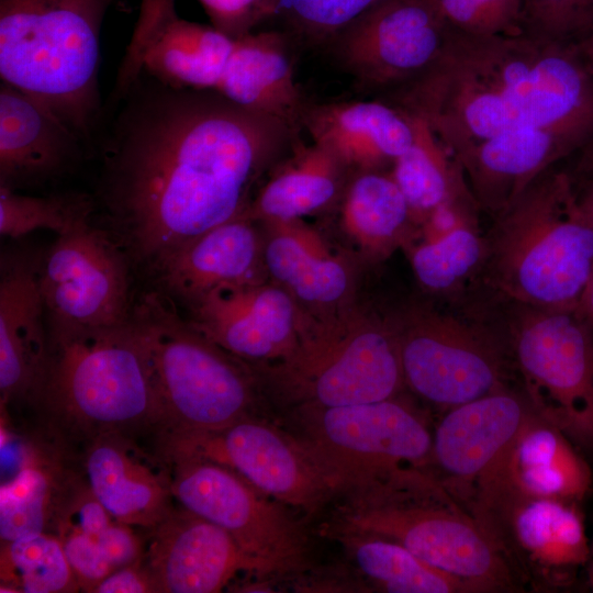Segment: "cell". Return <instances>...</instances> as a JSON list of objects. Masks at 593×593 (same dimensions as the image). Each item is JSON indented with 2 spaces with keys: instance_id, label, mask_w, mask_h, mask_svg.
I'll use <instances>...</instances> for the list:
<instances>
[{
  "instance_id": "836d02e7",
  "label": "cell",
  "mask_w": 593,
  "mask_h": 593,
  "mask_svg": "<svg viewBox=\"0 0 593 593\" xmlns=\"http://www.w3.org/2000/svg\"><path fill=\"white\" fill-rule=\"evenodd\" d=\"M1 544L2 593H65L80 590L56 534L36 533Z\"/></svg>"
},
{
  "instance_id": "681fc988",
  "label": "cell",
  "mask_w": 593,
  "mask_h": 593,
  "mask_svg": "<svg viewBox=\"0 0 593 593\" xmlns=\"http://www.w3.org/2000/svg\"><path fill=\"white\" fill-rule=\"evenodd\" d=\"M589 562H591L590 575H591V582H592V585H593V542L591 544V555H590Z\"/></svg>"
},
{
  "instance_id": "3957f363",
  "label": "cell",
  "mask_w": 593,
  "mask_h": 593,
  "mask_svg": "<svg viewBox=\"0 0 593 593\" xmlns=\"http://www.w3.org/2000/svg\"><path fill=\"white\" fill-rule=\"evenodd\" d=\"M33 401L61 436L86 443L105 433L158 430L163 423L149 348L132 315L114 326L51 329Z\"/></svg>"
},
{
  "instance_id": "f6af8a7d",
  "label": "cell",
  "mask_w": 593,
  "mask_h": 593,
  "mask_svg": "<svg viewBox=\"0 0 593 593\" xmlns=\"http://www.w3.org/2000/svg\"><path fill=\"white\" fill-rule=\"evenodd\" d=\"M570 179L572 181L577 204L583 216L593 225V177H570Z\"/></svg>"
},
{
  "instance_id": "4316f807",
  "label": "cell",
  "mask_w": 593,
  "mask_h": 593,
  "mask_svg": "<svg viewBox=\"0 0 593 593\" xmlns=\"http://www.w3.org/2000/svg\"><path fill=\"white\" fill-rule=\"evenodd\" d=\"M296 222L266 223L271 226L264 239L266 273L309 314L349 304L354 281L348 265L317 247Z\"/></svg>"
},
{
  "instance_id": "ab89813d",
  "label": "cell",
  "mask_w": 593,
  "mask_h": 593,
  "mask_svg": "<svg viewBox=\"0 0 593 593\" xmlns=\"http://www.w3.org/2000/svg\"><path fill=\"white\" fill-rule=\"evenodd\" d=\"M113 521L87 479L69 473L55 519L56 534L75 529L97 538Z\"/></svg>"
},
{
  "instance_id": "9a60e30c",
  "label": "cell",
  "mask_w": 593,
  "mask_h": 593,
  "mask_svg": "<svg viewBox=\"0 0 593 593\" xmlns=\"http://www.w3.org/2000/svg\"><path fill=\"white\" fill-rule=\"evenodd\" d=\"M40 287L51 329L114 326L131 317L124 256L89 221L51 247L40 267Z\"/></svg>"
},
{
  "instance_id": "8992f818",
  "label": "cell",
  "mask_w": 593,
  "mask_h": 593,
  "mask_svg": "<svg viewBox=\"0 0 593 593\" xmlns=\"http://www.w3.org/2000/svg\"><path fill=\"white\" fill-rule=\"evenodd\" d=\"M115 0H0V78L46 104L89 147L103 102L100 35Z\"/></svg>"
},
{
  "instance_id": "7c38bea8",
  "label": "cell",
  "mask_w": 593,
  "mask_h": 593,
  "mask_svg": "<svg viewBox=\"0 0 593 593\" xmlns=\"http://www.w3.org/2000/svg\"><path fill=\"white\" fill-rule=\"evenodd\" d=\"M170 490L184 508L226 530L255 563L260 577L309 568V539L288 506L234 471L198 459H172Z\"/></svg>"
},
{
  "instance_id": "ba28073f",
  "label": "cell",
  "mask_w": 593,
  "mask_h": 593,
  "mask_svg": "<svg viewBox=\"0 0 593 593\" xmlns=\"http://www.w3.org/2000/svg\"><path fill=\"white\" fill-rule=\"evenodd\" d=\"M132 317L147 342L160 396L157 433L213 430L258 415L254 367L201 335L165 298L146 295Z\"/></svg>"
},
{
  "instance_id": "e575fe53",
  "label": "cell",
  "mask_w": 593,
  "mask_h": 593,
  "mask_svg": "<svg viewBox=\"0 0 593 593\" xmlns=\"http://www.w3.org/2000/svg\"><path fill=\"white\" fill-rule=\"evenodd\" d=\"M485 255L486 238L472 221L413 246L411 265L424 289L443 293L456 290L474 272L482 270Z\"/></svg>"
},
{
  "instance_id": "d4e9b609",
  "label": "cell",
  "mask_w": 593,
  "mask_h": 593,
  "mask_svg": "<svg viewBox=\"0 0 593 593\" xmlns=\"http://www.w3.org/2000/svg\"><path fill=\"white\" fill-rule=\"evenodd\" d=\"M312 142L346 168L381 170L410 146L413 126L407 112L378 101H346L304 109L302 122Z\"/></svg>"
},
{
  "instance_id": "52a82bcc",
  "label": "cell",
  "mask_w": 593,
  "mask_h": 593,
  "mask_svg": "<svg viewBox=\"0 0 593 593\" xmlns=\"http://www.w3.org/2000/svg\"><path fill=\"white\" fill-rule=\"evenodd\" d=\"M255 370L261 388L292 409L376 402L405 388L390 316L351 303L324 314L307 313L291 354Z\"/></svg>"
},
{
  "instance_id": "277c9868",
  "label": "cell",
  "mask_w": 593,
  "mask_h": 593,
  "mask_svg": "<svg viewBox=\"0 0 593 593\" xmlns=\"http://www.w3.org/2000/svg\"><path fill=\"white\" fill-rule=\"evenodd\" d=\"M329 529L395 541L463 581L472 593L524 589L473 515L430 469L405 467L338 494Z\"/></svg>"
},
{
  "instance_id": "8d00e7d4",
  "label": "cell",
  "mask_w": 593,
  "mask_h": 593,
  "mask_svg": "<svg viewBox=\"0 0 593 593\" xmlns=\"http://www.w3.org/2000/svg\"><path fill=\"white\" fill-rule=\"evenodd\" d=\"M383 0H268L265 21L277 19L313 42L333 41Z\"/></svg>"
},
{
  "instance_id": "8fae6325",
  "label": "cell",
  "mask_w": 593,
  "mask_h": 593,
  "mask_svg": "<svg viewBox=\"0 0 593 593\" xmlns=\"http://www.w3.org/2000/svg\"><path fill=\"white\" fill-rule=\"evenodd\" d=\"M390 318L405 387L425 402L446 411L508 387L514 366L501 329L426 304Z\"/></svg>"
},
{
  "instance_id": "1f68e13d",
  "label": "cell",
  "mask_w": 593,
  "mask_h": 593,
  "mask_svg": "<svg viewBox=\"0 0 593 593\" xmlns=\"http://www.w3.org/2000/svg\"><path fill=\"white\" fill-rule=\"evenodd\" d=\"M343 198V225L373 256L383 257L392 251L409 237L415 224L390 172L360 171Z\"/></svg>"
},
{
  "instance_id": "7a4b0ae2",
  "label": "cell",
  "mask_w": 593,
  "mask_h": 593,
  "mask_svg": "<svg viewBox=\"0 0 593 593\" xmlns=\"http://www.w3.org/2000/svg\"><path fill=\"white\" fill-rule=\"evenodd\" d=\"M394 92L393 104L424 119L452 156L525 126L593 128V75L577 43L526 31L482 36L448 27L435 63Z\"/></svg>"
},
{
  "instance_id": "7dc6e473",
  "label": "cell",
  "mask_w": 593,
  "mask_h": 593,
  "mask_svg": "<svg viewBox=\"0 0 593 593\" xmlns=\"http://www.w3.org/2000/svg\"><path fill=\"white\" fill-rule=\"evenodd\" d=\"M574 312L593 328V271L579 298Z\"/></svg>"
},
{
  "instance_id": "484cf974",
  "label": "cell",
  "mask_w": 593,
  "mask_h": 593,
  "mask_svg": "<svg viewBox=\"0 0 593 593\" xmlns=\"http://www.w3.org/2000/svg\"><path fill=\"white\" fill-rule=\"evenodd\" d=\"M495 485L579 503L591 490L592 472L572 440L534 411L483 492Z\"/></svg>"
},
{
  "instance_id": "ac0fdd59",
  "label": "cell",
  "mask_w": 593,
  "mask_h": 593,
  "mask_svg": "<svg viewBox=\"0 0 593 593\" xmlns=\"http://www.w3.org/2000/svg\"><path fill=\"white\" fill-rule=\"evenodd\" d=\"M187 306L201 335L254 368L289 356L307 318L286 289L266 278L219 288Z\"/></svg>"
},
{
  "instance_id": "ffe728a7",
  "label": "cell",
  "mask_w": 593,
  "mask_h": 593,
  "mask_svg": "<svg viewBox=\"0 0 593 593\" xmlns=\"http://www.w3.org/2000/svg\"><path fill=\"white\" fill-rule=\"evenodd\" d=\"M149 532L143 563L158 592L216 593L240 572L259 575L226 530L182 506Z\"/></svg>"
},
{
  "instance_id": "60d3db41",
  "label": "cell",
  "mask_w": 593,
  "mask_h": 593,
  "mask_svg": "<svg viewBox=\"0 0 593 593\" xmlns=\"http://www.w3.org/2000/svg\"><path fill=\"white\" fill-rule=\"evenodd\" d=\"M56 535L60 538L67 560L85 592H93L94 588L114 571L97 538L75 529L63 530Z\"/></svg>"
},
{
  "instance_id": "f35d334b",
  "label": "cell",
  "mask_w": 593,
  "mask_h": 593,
  "mask_svg": "<svg viewBox=\"0 0 593 593\" xmlns=\"http://www.w3.org/2000/svg\"><path fill=\"white\" fill-rule=\"evenodd\" d=\"M593 21V0H524L525 31L575 42Z\"/></svg>"
},
{
  "instance_id": "7402d4cb",
  "label": "cell",
  "mask_w": 593,
  "mask_h": 593,
  "mask_svg": "<svg viewBox=\"0 0 593 593\" xmlns=\"http://www.w3.org/2000/svg\"><path fill=\"white\" fill-rule=\"evenodd\" d=\"M40 287V268L16 257L2 260L0 278V395L1 404L31 399L41 385L48 358L49 337Z\"/></svg>"
},
{
  "instance_id": "d6986e66",
  "label": "cell",
  "mask_w": 593,
  "mask_h": 593,
  "mask_svg": "<svg viewBox=\"0 0 593 593\" xmlns=\"http://www.w3.org/2000/svg\"><path fill=\"white\" fill-rule=\"evenodd\" d=\"M591 136L593 128L583 125L525 126L480 141L454 157L478 209L495 216Z\"/></svg>"
},
{
  "instance_id": "ee69618b",
  "label": "cell",
  "mask_w": 593,
  "mask_h": 593,
  "mask_svg": "<svg viewBox=\"0 0 593 593\" xmlns=\"http://www.w3.org/2000/svg\"><path fill=\"white\" fill-rule=\"evenodd\" d=\"M157 585L143 562L112 571L92 593H157Z\"/></svg>"
},
{
  "instance_id": "4fadbf2b",
  "label": "cell",
  "mask_w": 593,
  "mask_h": 593,
  "mask_svg": "<svg viewBox=\"0 0 593 593\" xmlns=\"http://www.w3.org/2000/svg\"><path fill=\"white\" fill-rule=\"evenodd\" d=\"M163 460L198 459L223 466L290 508L314 515L336 496L309 448L259 415L201 432H159Z\"/></svg>"
},
{
  "instance_id": "2e32d148",
  "label": "cell",
  "mask_w": 593,
  "mask_h": 593,
  "mask_svg": "<svg viewBox=\"0 0 593 593\" xmlns=\"http://www.w3.org/2000/svg\"><path fill=\"white\" fill-rule=\"evenodd\" d=\"M447 33L433 0H383L333 42L339 61L359 82L396 90L435 63Z\"/></svg>"
},
{
  "instance_id": "6da1fadb",
  "label": "cell",
  "mask_w": 593,
  "mask_h": 593,
  "mask_svg": "<svg viewBox=\"0 0 593 593\" xmlns=\"http://www.w3.org/2000/svg\"><path fill=\"white\" fill-rule=\"evenodd\" d=\"M294 127L221 94L116 75L90 145L100 198L132 256L156 267L195 236L243 214Z\"/></svg>"
},
{
  "instance_id": "cb8c5ba5",
  "label": "cell",
  "mask_w": 593,
  "mask_h": 593,
  "mask_svg": "<svg viewBox=\"0 0 593 593\" xmlns=\"http://www.w3.org/2000/svg\"><path fill=\"white\" fill-rule=\"evenodd\" d=\"M86 448V479L114 521L150 530L172 511L170 474L128 435L101 434Z\"/></svg>"
},
{
  "instance_id": "83f0119b",
  "label": "cell",
  "mask_w": 593,
  "mask_h": 593,
  "mask_svg": "<svg viewBox=\"0 0 593 593\" xmlns=\"http://www.w3.org/2000/svg\"><path fill=\"white\" fill-rule=\"evenodd\" d=\"M220 94L295 127L305 107L284 35L262 31L238 36L233 67Z\"/></svg>"
},
{
  "instance_id": "30bf717a",
  "label": "cell",
  "mask_w": 593,
  "mask_h": 593,
  "mask_svg": "<svg viewBox=\"0 0 593 593\" xmlns=\"http://www.w3.org/2000/svg\"><path fill=\"white\" fill-rule=\"evenodd\" d=\"M296 436L336 490L368 484L405 467L429 469L433 433L399 395L381 401L293 409Z\"/></svg>"
},
{
  "instance_id": "9c48e42d",
  "label": "cell",
  "mask_w": 593,
  "mask_h": 593,
  "mask_svg": "<svg viewBox=\"0 0 593 593\" xmlns=\"http://www.w3.org/2000/svg\"><path fill=\"white\" fill-rule=\"evenodd\" d=\"M505 303L501 332L535 413L593 450V328L574 311Z\"/></svg>"
},
{
  "instance_id": "f1b7e54d",
  "label": "cell",
  "mask_w": 593,
  "mask_h": 593,
  "mask_svg": "<svg viewBox=\"0 0 593 593\" xmlns=\"http://www.w3.org/2000/svg\"><path fill=\"white\" fill-rule=\"evenodd\" d=\"M345 168L316 143L301 146L261 187L244 213L256 222L298 221L338 198Z\"/></svg>"
},
{
  "instance_id": "603a6c76",
  "label": "cell",
  "mask_w": 593,
  "mask_h": 593,
  "mask_svg": "<svg viewBox=\"0 0 593 593\" xmlns=\"http://www.w3.org/2000/svg\"><path fill=\"white\" fill-rule=\"evenodd\" d=\"M262 249L256 221L243 213L188 240L155 270L166 290L189 305L219 288L265 278Z\"/></svg>"
},
{
  "instance_id": "d590c367",
  "label": "cell",
  "mask_w": 593,
  "mask_h": 593,
  "mask_svg": "<svg viewBox=\"0 0 593 593\" xmlns=\"http://www.w3.org/2000/svg\"><path fill=\"white\" fill-rule=\"evenodd\" d=\"M93 210V198L82 192L31 195L0 187L2 236L16 238L36 230L61 236L88 222Z\"/></svg>"
},
{
  "instance_id": "44dd1931",
  "label": "cell",
  "mask_w": 593,
  "mask_h": 593,
  "mask_svg": "<svg viewBox=\"0 0 593 593\" xmlns=\"http://www.w3.org/2000/svg\"><path fill=\"white\" fill-rule=\"evenodd\" d=\"M87 145L46 104L0 83V187L20 188L52 180L86 155Z\"/></svg>"
},
{
  "instance_id": "c3c4849f",
  "label": "cell",
  "mask_w": 593,
  "mask_h": 593,
  "mask_svg": "<svg viewBox=\"0 0 593 593\" xmlns=\"http://www.w3.org/2000/svg\"><path fill=\"white\" fill-rule=\"evenodd\" d=\"M579 51L593 75V21L584 33L575 41Z\"/></svg>"
},
{
  "instance_id": "4dcf8cb0",
  "label": "cell",
  "mask_w": 593,
  "mask_h": 593,
  "mask_svg": "<svg viewBox=\"0 0 593 593\" xmlns=\"http://www.w3.org/2000/svg\"><path fill=\"white\" fill-rule=\"evenodd\" d=\"M409 115L413 138L393 163L390 174L403 193L415 224L421 225L438 206L470 191L457 160L428 123L418 115Z\"/></svg>"
},
{
  "instance_id": "d6a6232c",
  "label": "cell",
  "mask_w": 593,
  "mask_h": 593,
  "mask_svg": "<svg viewBox=\"0 0 593 593\" xmlns=\"http://www.w3.org/2000/svg\"><path fill=\"white\" fill-rule=\"evenodd\" d=\"M33 457L24 460L14 477L1 484V541L47 532L48 526H55L69 472L53 461Z\"/></svg>"
},
{
  "instance_id": "5bb4252c",
  "label": "cell",
  "mask_w": 593,
  "mask_h": 593,
  "mask_svg": "<svg viewBox=\"0 0 593 593\" xmlns=\"http://www.w3.org/2000/svg\"><path fill=\"white\" fill-rule=\"evenodd\" d=\"M469 512L524 589L567 586L590 560L591 545L577 502L527 496L495 485L483 492Z\"/></svg>"
},
{
  "instance_id": "f546056e",
  "label": "cell",
  "mask_w": 593,
  "mask_h": 593,
  "mask_svg": "<svg viewBox=\"0 0 593 593\" xmlns=\"http://www.w3.org/2000/svg\"><path fill=\"white\" fill-rule=\"evenodd\" d=\"M327 532L343 545L363 580L378 591L472 593L463 581L395 541L351 530Z\"/></svg>"
},
{
  "instance_id": "bcb514c9",
  "label": "cell",
  "mask_w": 593,
  "mask_h": 593,
  "mask_svg": "<svg viewBox=\"0 0 593 593\" xmlns=\"http://www.w3.org/2000/svg\"><path fill=\"white\" fill-rule=\"evenodd\" d=\"M571 157L573 168L568 171L572 178L593 177V136H591Z\"/></svg>"
},
{
  "instance_id": "74e56055",
  "label": "cell",
  "mask_w": 593,
  "mask_h": 593,
  "mask_svg": "<svg viewBox=\"0 0 593 593\" xmlns=\"http://www.w3.org/2000/svg\"><path fill=\"white\" fill-rule=\"evenodd\" d=\"M450 30L471 35L525 32L524 0H433Z\"/></svg>"
},
{
  "instance_id": "b9f144b4",
  "label": "cell",
  "mask_w": 593,
  "mask_h": 593,
  "mask_svg": "<svg viewBox=\"0 0 593 593\" xmlns=\"http://www.w3.org/2000/svg\"><path fill=\"white\" fill-rule=\"evenodd\" d=\"M211 24L220 31L240 36L265 21L268 0H198Z\"/></svg>"
},
{
  "instance_id": "7bdbcfd3",
  "label": "cell",
  "mask_w": 593,
  "mask_h": 593,
  "mask_svg": "<svg viewBox=\"0 0 593 593\" xmlns=\"http://www.w3.org/2000/svg\"><path fill=\"white\" fill-rule=\"evenodd\" d=\"M97 540L113 570L143 562L144 545L130 525L113 521Z\"/></svg>"
},
{
  "instance_id": "e0dca14e",
  "label": "cell",
  "mask_w": 593,
  "mask_h": 593,
  "mask_svg": "<svg viewBox=\"0 0 593 593\" xmlns=\"http://www.w3.org/2000/svg\"><path fill=\"white\" fill-rule=\"evenodd\" d=\"M533 413L524 391L510 387L446 410L433 433L429 469L469 511Z\"/></svg>"
},
{
  "instance_id": "5b68a950",
  "label": "cell",
  "mask_w": 593,
  "mask_h": 593,
  "mask_svg": "<svg viewBox=\"0 0 593 593\" xmlns=\"http://www.w3.org/2000/svg\"><path fill=\"white\" fill-rule=\"evenodd\" d=\"M482 267L504 302L574 311L593 271V225L556 167L495 216Z\"/></svg>"
}]
</instances>
